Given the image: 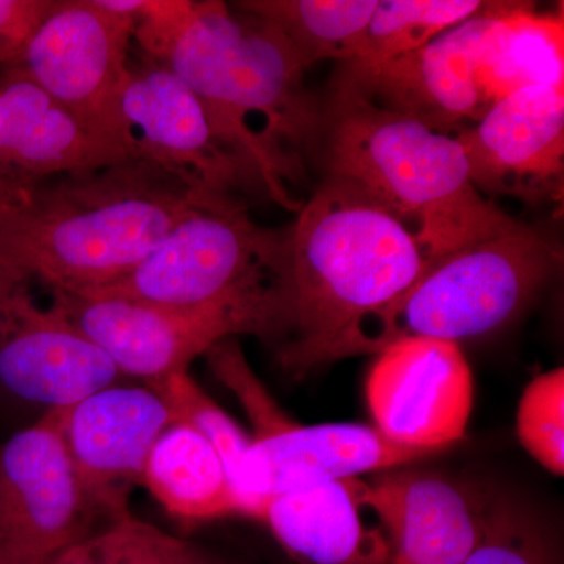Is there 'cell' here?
Here are the masks:
<instances>
[{
	"label": "cell",
	"instance_id": "obj_1",
	"mask_svg": "<svg viewBox=\"0 0 564 564\" xmlns=\"http://www.w3.org/2000/svg\"><path fill=\"white\" fill-rule=\"evenodd\" d=\"M288 237L291 328L276 350L285 372L378 352L389 315L429 254L406 221L351 182L326 176Z\"/></svg>",
	"mask_w": 564,
	"mask_h": 564
},
{
	"label": "cell",
	"instance_id": "obj_2",
	"mask_svg": "<svg viewBox=\"0 0 564 564\" xmlns=\"http://www.w3.org/2000/svg\"><path fill=\"white\" fill-rule=\"evenodd\" d=\"M162 62L195 93L251 184L284 209H302L285 181L304 173L322 98L307 90V68L282 33L251 14L236 17L220 0L193 2L187 28Z\"/></svg>",
	"mask_w": 564,
	"mask_h": 564
},
{
	"label": "cell",
	"instance_id": "obj_3",
	"mask_svg": "<svg viewBox=\"0 0 564 564\" xmlns=\"http://www.w3.org/2000/svg\"><path fill=\"white\" fill-rule=\"evenodd\" d=\"M207 202L141 159L62 174L0 217V265L50 292H95L131 272Z\"/></svg>",
	"mask_w": 564,
	"mask_h": 564
},
{
	"label": "cell",
	"instance_id": "obj_4",
	"mask_svg": "<svg viewBox=\"0 0 564 564\" xmlns=\"http://www.w3.org/2000/svg\"><path fill=\"white\" fill-rule=\"evenodd\" d=\"M317 147L326 176L351 182L403 221L419 223L429 259L519 223L474 187L456 137L355 93L323 96Z\"/></svg>",
	"mask_w": 564,
	"mask_h": 564
},
{
	"label": "cell",
	"instance_id": "obj_5",
	"mask_svg": "<svg viewBox=\"0 0 564 564\" xmlns=\"http://www.w3.org/2000/svg\"><path fill=\"white\" fill-rule=\"evenodd\" d=\"M82 295L259 311L280 323L284 344L291 328L285 229L252 221L240 198L212 199L185 215L131 272Z\"/></svg>",
	"mask_w": 564,
	"mask_h": 564
},
{
	"label": "cell",
	"instance_id": "obj_6",
	"mask_svg": "<svg viewBox=\"0 0 564 564\" xmlns=\"http://www.w3.org/2000/svg\"><path fill=\"white\" fill-rule=\"evenodd\" d=\"M560 265L558 248L521 221L429 259L422 276L389 315L378 352L408 336L458 344L499 329L524 310Z\"/></svg>",
	"mask_w": 564,
	"mask_h": 564
},
{
	"label": "cell",
	"instance_id": "obj_7",
	"mask_svg": "<svg viewBox=\"0 0 564 564\" xmlns=\"http://www.w3.org/2000/svg\"><path fill=\"white\" fill-rule=\"evenodd\" d=\"M51 304L118 372L148 383L188 370L215 344L248 334L280 347V323L259 311L231 306L172 307L120 296L51 291Z\"/></svg>",
	"mask_w": 564,
	"mask_h": 564
},
{
	"label": "cell",
	"instance_id": "obj_8",
	"mask_svg": "<svg viewBox=\"0 0 564 564\" xmlns=\"http://www.w3.org/2000/svg\"><path fill=\"white\" fill-rule=\"evenodd\" d=\"M110 525L84 485L63 437L62 410L0 445V556L6 564H47Z\"/></svg>",
	"mask_w": 564,
	"mask_h": 564
},
{
	"label": "cell",
	"instance_id": "obj_9",
	"mask_svg": "<svg viewBox=\"0 0 564 564\" xmlns=\"http://www.w3.org/2000/svg\"><path fill=\"white\" fill-rule=\"evenodd\" d=\"M135 21L113 0H54L11 68L124 148L117 102L131 66Z\"/></svg>",
	"mask_w": 564,
	"mask_h": 564
},
{
	"label": "cell",
	"instance_id": "obj_10",
	"mask_svg": "<svg viewBox=\"0 0 564 564\" xmlns=\"http://www.w3.org/2000/svg\"><path fill=\"white\" fill-rule=\"evenodd\" d=\"M117 126L131 158L159 166L202 198H239L234 193L252 185L215 135L195 93L163 62L143 55L131 63Z\"/></svg>",
	"mask_w": 564,
	"mask_h": 564
},
{
	"label": "cell",
	"instance_id": "obj_11",
	"mask_svg": "<svg viewBox=\"0 0 564 564\" xmlns=\"http://www.w3.org/2000/svg\"><path fill=\"white\" fill-rule=\"evenodd\" d=\"M254 436L232 480L240 516L259 521L276 494L326 480L359 478L411 466L436 455L386 440L356 423L302 425L280 406L251 422Z\"/></svg>",
	"mask_w": 564,
	"mask_h": 564
},
{
	"label": "cell",
	"instance_id": "obj_12",
	"mask_svg": "<svg viewBox=\"0 0 564 564\" xmlns=\"http://www.w3.org/2000/svg\"><path fill=\"white\" fill-rule=\"evenodd\" d=\"M370 414L386 440L413 451H447L466 434L473 370L456 343L408 336L378 352L366 381Z\"/></svg>",
	"mask_w": 564,
	"mask_h": 564
},
{
	"label": "cell",
	"instance_id": "obj_13",
	"mask_svg": "<svg viewBox=\"0 0 564 564\" xmlns=\"http://www.w3.org/2000/svg\"><path fill=\"white\" fill-rule=\"evenodd\" d=\"M32 284L0 265V388L51 411L117 384L109 356L52 304L41 306Z\"/></svg>",
	"mask_w": 564,
	"mask_h": 564
},
{
	"label": "cell",
	"instance_id": "obj_14",
	"mask_svg": "<svg viewBox=\"0 0 564 564\" xmlns=\"http://www.w3.org/2000/svg\"><path fill=\"white\" fill-rule=\"evenodd\" d=\"M481 195L558 202L564 181V85H536L492 104L456 133Z\"/></svg>",
	"mask_w": 564,
	"mask_h": 564
},
{
	"label": "cell",
	"instance_id": "obj_15",
	"mask_svg": "<svg viewBox=\"0 0 564 564\" xmlns=\"http://www.w3.org/2000/svg\"><path fill=\"white\" fill-rule=\"evenodd\" d=\"M494 486L403 466L358 480L359 500L391 545L392 564H464L484 534Z\"/></svg>",
	"mask_w": 564,
	"mask_h": 564
},
{
	"label": "cell",
	"instance_id": "obj_16",
	"mask_svg": "<svg viewBox=\"0 0 564 564\" xmlns=\"http://www.w3.org/2000/svg\"><path fill=\"white\" fill-rule=\"evenodd\" d=\"M491 7L391 62L367 69L337 66L328 90L355 93L433 131H464V122L480 121L489 109L478 87L475 58Z\"/></svg>",
	"mask_w": 564,
	"mask_h": 564
},
{
	"label": "cell",
	"instance_id": "obj_17",
	"mask_svg": "<svg viewBox=\"0 0 564 564\" xmlns=\"http://www.w3.org/2000/svg\"><path fill=\"white\" fill-rule=\"evenodd\" d=\"M173 423L169 404L150 386L111 384L62 410L70 459L110 524L129 513L128 499L141 485L148 456Z\"/></svg>",
	"mask_w": 564,
	"mask_h": 564
},
{
	"label": "cell",
	"instance_id": "obj_18",
	"mask_svg": "<svg viewBox=\"0 0 564 564\" xmlns=\"http://www.w3.org/2000/svg\"><path fill=\"white\" fill-rule=\"evenodd\" d=\"M131 159L118 141L13 68L0 76V188L20 199L41 182Z\"/></svg>",
	"mask_w": 564,
	"mask_h": 564
},
{
	"label": "cell",
	"instance_id": "obj_19",
	"mask_svg": "<svg viewBox=\"0 0 564 564\" xmlns=\"http://www.w3.org/2000/svg\"><path fill=\"white\" fill-rule=\"evenodd\" d=\"M358 480L318 481L276 494L259 521L302 564H392L383 529L364 519Z\"/></svg>",
	"mask_w": 564,
	"mask_h": 564
},
{
	"label": "cell",
	"instance_id": "obj_20",
	"mask_svg": "<svg viewBox=\"0 0 564 564\" xmlns=\"http://www.w3.org/2000/svg\"><path fill=\"white\" fill-rule=\"evenodd\" d=\"M488 107L524 88L564 85V21L534 13L532 3L492 2L475 58Z\"/></svg>",
	"mask_w": 564,
	"mask_h": 564
},
{
	"label": "cell",
	"instance_id": "obj_21",
	"mask_svg": "<svg viewBox=\"0 0 564 564\" xmlns=\"http://www.w3.org/2000/svg\"><path fill=\"white\" fill-rule=\"evenodd\" d=\"M141 485L180 521L195 524L240 514L220 454L187 423H173L162 433L144 464Z\"/></svg>",
	"mask_w": 564,
	"mask_h": 564
},
{
	"label": "cell",
	"instance_id": "obj_22",
	"mask_svg": "<svg viewBox=\"0 0 564 564\" xmlns=\"http://www.w3.org/2000/svg\"><path fill=\"white\" fill-rule=\"evenodd\" d=\"M380 0H247L236 9L269 22L307 69L318 62L351 61Z\"/></svg>",
	"mask_w": 564,
	"mask_h": 564
},
{
	"label": "cell",
	"instance_id": "obj_23",
	"mask_svg": "<svg viewBox=\"0 0 564 564\" xmlns=\"http://www.w3.org/2000/svg\"><path fill=\"white\" fill-rule=\"evenodd\" d=\"M480 0H383L378 2L361 47L344 69H367L432 43L437 36L484 13Z\"/></svg>",
	"mask_w": 564,
	"mask_h": 564
},
{
	"label": "cell",
	"instance_id": "obj_24",
	"mask_svg": "<svg viewBox=\"0 0 564 564\" xmlns=\"http://www.w3.org/2000/svg\"><path fill=\"white\" fill-rule=\"evenodd\" d=\"M464 564H563L562 549L543 514L494 486L484 534Z\"/></svg>",
	"mask_w": 564,
	"mask_h": 564
},
{
	"label": "cell",
	"instance_id": "obj_25",
	"mask_svg": "<svg viewBox=\"0 0 564 564\" xmlns=\"http://www.w3.org/2000/svg\"><path fill=\"white\" fill-rule=\"evenodd\" d=\"M150 388L169 404L174 423H187L214 445L225 463L232 485L243 456L250 448L251 437L203 391L188 370L169 375L150 383Z\"/></svg>",
	"mask_w": 564,
	"mask_h": 564
},
{
	"label": "cell",
	"instance_id": "obj_26",
	"mask_svg": "<svg viewBox=\"0 0 564 564\" xmlns=\"http://www.w3.org/2000/svg\"><path fill=\"white\" fill-rule=\"evenodd\" d=\"M516 432L522 447L549 473L564 474V370L533 378L519 400Z\"/></svg>",
	"mask_w": 564,
	"mask_h": 564
},
{
	"label": "cell",
	"instance_id": "obj_27",
	"mask_svg": "<svg viewBox=\"0 0 564 564\" xmlns=\"http://www.w3.org/2000/svg\"><path fill=\"white\" fill-rule=\"evenodd\" d=\"M95 538L107 564H215L195 545L131 513L115 519Z\"/></svg>",
	"mask_w": 564,
	"mask_h": 564
},
{
	"label": "cell",
	"instance_id": "obj_28",
	"mask_svg": "<svg viewBox=\"0 0 564 564\" xmlns=\"http://www.w3.org/2000/svg\"><path fill=\"white\" fill-rule=\"evenodd\" d=\"M192 13V0H140L133 43L144 57L162 62L181 39Z\"/></svg>",
	"mask_w": 564,
	"mask_h": 564
},
{
	"label": "cell",
	"instance_id": "obj_29",
	"mask_svg": "<svg viewBox=\"0 0 564 564\" xmlns=\"http://www.w3.org/2000/svg\"><path fill=\"white\" fill-rule=\"evenodd\" d=\"M52 6L54 0H0V68L20 62Z\"/></svg>",
	"mask_w": 564,
	"mask_h": 564
},
{
	"label": "cell",
	"instance_id": "obj_30",
	"mask_svg": "<svg viewBox=\"0 0 564 564\" xmlns=\"http://www.w3.org/2000/svg\"><path fill=\"white\" fill-rule=\"evenodd\" d=\"M47 564H107L101 551H99L96 538L70 545L61 554L55 555Z\"/></svg>",
	"mask_w": 564,
	"mask_h": 564
},
{
	"label": "cell",
	"instance_id": "obj_31",
	"mask_svg": "<svg viewBox=\"0 0 564 564\" xmlns=\"http://www.w3.org/2000/svg\"><path fill=\"white\" fill-rule=\"evenodd\" d=\"M17 202L18 199L14 198V196H11L10 193L0 188V217H2V215L6 214V212L9 210Z\"/></svg>",
	"mask_w": 564,
	"mask_h": 564
},
{
	"label": "cell",
	"instance_id": "obj_32",
	"mask_svg": "<svg viewBox=\"0 0 564 564\" xmlns=\"http://www.w3.org/2000/svg\"><path fill=\"white\" fill-rule=\"evenodd\" d=\"M0 564H6V562H3L2 556H0Z\"/></svg>",
	"mask_w": 564,
	"mask_h": 564
},
{
	"label": "cell",
	"instance_id": "obj_33",
	"mask_svg": "<svg viewBox=\"0 0 564 564\" xmlns=\"http://www.w3.org/2000/svg\"><path fill=\"white\" fill-rule=\"evenodd\" d=\"M215 564H218V563H215Z\"/></svg>",
	"mask_w": 564,
	"mask_h": 564
}]
</instances>
